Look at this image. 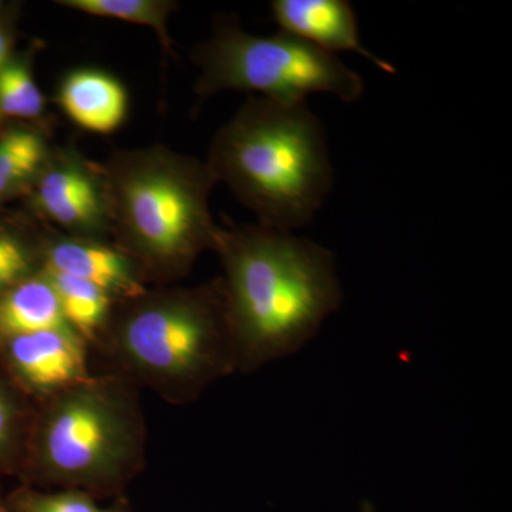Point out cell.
<instances>
[{"label":"cell","instance_id":"277c9868","mask_svg":"<svg viewBox=\"0 0 512 512\" xmlns=\"http://www.w3.org/2000/svg\"><path fill=\"white\" fill-rule=\"evenodd\" d=\"M103 168L111 237L147 284L174 285L214 251L221 227L210 208L217 185L207 161L156 144L111 154Z\"/></svg>","mask_w":512,"mask_h":512},{"label":"cell","instance_id":"8fae6325","mask_svg":"<svg viewBox=\"0 0 512 512\" xmlns=\"http://www.w3.org/2000/svg\"><path fill=\"white\" fill-rule=\"evenodd\" d=\"M56 101L77 127L93 134H111L127 119L130 97L114 74L96 67H80L64 74Z\"/></svg>","mask_w":512,"mask_h":512},{"label":"cell","instance_id":"8992f818","mask_svg":"<svg viewBox=\"0 0 512 512\" xmlns=\"http://www.w3.org/2000/svg\"><path fill=\"white\" fill-rule=\"evenodd\" d=\"M198 67L194 92L208 99L222 92H252L266 99L303 103L325 93L355 103L365 82L339 57L288 33L251 35L231 20H221L210 39L192 52Z\"/></svg>","mask_w":512,"mask_h":512},{"label":"cell","instance_id":"9a60e30c","mask_svg":"<svg viewBox=\"0 0 512 512\" xmlns=\"http://www.w3.org/2000/svg\"><path fill=\"white\" fill-rule=\"evenodd\" d=\"M45 113V94L33 74L32 53L10 56L0 70V131L13 120L37 124Z\"/></svg>","mask_w":512,"mask_h":512},{"label":"cell","instance_id":"3957f363","mask_svg":"<svg viewBox=\"0 0 512 512\" xmlns=\"http://www.w3.org/2000/svg\"><path fill=\"white\" fill-rule=\"evenodd\" d=\"M207 164L259 225L278 231L308 225L333 187L326 133L306 101L249 97L215 133Z\"/></svg>","mask_w":512,"mask_h":512},{"label":"cell","instance_id":"ba28073f","mask_svg":"<svg viewBox=\"0 0 512 512\" xmlns=\"http://www.w3.org/2000/svg\"><path fill=\"white\" fill-rule=\"evenodd\" d=\"M0 349L16 386L36 404L93 376L89 345L67 328L18 336Z\"/></svg>","mask_w":512,"mask_h":512},{"label":"cell","instance_id":"7a4b0ae2","mask_svg":"<svg viewBox=\"0 0 512 512\" xmlns=\"http://www.w3.org/2000/svg\"><path fill=\"white\" fill-rule=\"evenodd\" d=\"M93 348L110 373L174 406L194 403L212 383L239 372L221 278L154 286L117 302Z\"/></svg>","mask_w":512,"mask_h":512},{"label":"cell","instance_id":"7c38bea8","mask_svg":"<svg viewBox=\"0 0 512 512\" xmlns=\"http://www.w3.org/2000/svg\"><path fill=\"white\" fill-rule=\"evenodd\" d=\"M63 328L70 329L43 269L0 295V345L40 330Z\"/></svg>","mask_w":512,"mask_h":512},{"label":"cell","instance_id":"2e32d148","mask_svg":"<svg viewBox=\"0 0 512 512\" xmlns=\"http://www.w3.org/2000/svg\"><path fill=\"white\" fill-rule=\"evenodd\" d=\"M55 3L84 15L146 26L156 32L164 49L173 53V40L168 35V19L178 9V3L173 0H57Z\"/></svg>","mask_w":512,"mask_h":512},{"label":"cell","instance_id":"ffe728a7","mask_svg":"<svg viewBox=\"0 0 512 512\" xmlns=\"http://www.w3.org/2000/svg\"><path fill=\"white\" fill-rule=\"evenodd\" d=\"M10 56H12V35L8 26L3 25L0 20V70L8 63Z\"/></svg>","mask_w":512,"mask_h":512},{"label":"cell","instance_id":"30bf717a","mask_svg":"<svg viewBox=\"0 0 512 512\" xmlns=\"http://www.w3.org/2000/svg\"><path fill=\"white\" fill-rule=\"evenodd\" d=\"M271 12L281 32L298 37L330 55L356 53L375 64L377 69L396 73L392 63L373 55L363 46L355 10L346 0H274Z\"/></svg>","mask_w":512,"mask_h":512},{"label":"cell","instance_id":"52a82bcc","mask_svg":"<svg viewBox=\"0 0 512 512\" xmlns=\"http://www.w3.org/2000/svg\"><path fill=\"white\" fill-rule=\"evenodd\" d=\"M30 211L73 237H111L109 194L103 168L76 148L53 147L28 194Z\"/></svg>","mask_w":512,"mask_h":512},{"label":"cell","instance_id":"9c48e42d","mask_svg":"<svg viewBox=\"0 0 512 512\" xmlns=\"http://www.w3.org/2000/svg\"><path fill=\"white\" fill-rule=\"evenodd\" d=\"M43 268L99 286L117 302L150 288L136 262L107 239L73 237L46 228Z\"/></svg>","mask_w":512,"mask_h":512},{"label":"cell","instance_id":"6da1fadb","mask_svg":"<svg viewBox=\"0 0 512 512\" xmlns=\"http://www.w3.org/2000/svg\"><path fill=\"white\" fill-rule=\"evenodd\" d=\"M214 252L239 372L301 350L342 303L335 256L311 239L259 224L221 228Z\"/></svg>","mask_w":512,"mask_h":512},{"label":"cell","instance_id":"7402d4cb","mask_svg":"<svg viewBox=\"0 0 512 512\" xmlns=\"http://www.w3.org/2000/svg\"><path fill=\"white\" fill-rule=\"evenodd\" d=\"M0 12H2V3H0Z\"/></svg>","mask_w":512,"mask_h":512},{"label":"cell","instance_id":"e0dca14e","mask_svg":"<svg viewBox=\"0 0 512 512\" xmlns=\"http://www.w3.org/2000/svg\"><path fill=\"white\" fill-rule=\"evenodd\" d=\"M12 512H133L126 497L104 507L93 495L79 490H40L23 485L8 497Z\"/></svg>","mask_w":512,"mask_h":512},{"label":"cell","instance_id":"5bb4252c","mask_svg":"<svg viewBox=\"0 0 512 512\" xmlns=\"http://www.w3.org/2000/svg\"><path fill=\"white\" fill-rule=\"evenodd\" d=\"M42 269L55 289L64 322L93 348L109 323L116 299L83 279Z\"/></svg>","mask_w":512,"mask_h":512},{"label":"cell","instance_id":"d6986e66","mask_svg":"<svg viewBox=\"0 0 512 512\" xmlns=\"http://www.w3.org/2000/svg\"><path fill=\"white\" fill-rule=\"evenodd\" d=\"M35 406L20 403L19 397L5 383L0 382V468L15 461L22 467Z\"/></svg>","mask_w":512,"mask_h":512},{"label":"cell","instance_id":"4fadbf2b","mask_svg":"<svg viewBox=\"0 0 512 512\" xmlns=\"http://www.w3.org/2000/svg\"><path fill=\"white\" fill-rule=\"evenodd\" d=\"M53 147L47 130L37 124H16L0 131V202L28 194Z\"/></svg>","mask_w":512,"mask_h":512},{"label":"cell","instance_id":"ac0fdd59","mask_svg":"<svg viewBox=\"0 0 512 512\" xmlns=\"http://www.w3.org/2000/svg\"><path fill=\"white\" fill-rule=\"evenodd\" d=\"M43 235L0 224V295L42 271Z\"/></svg>","mask_w":512,"mask_h":512},{"label":"cell","instance_id":"5b68a950","mask_svg":"<svg viewBox=\"0 0 512 512\" xmlns=\"http://www.w3.org/2000/svg\"><path fill=\"white\" fill-rule=\"evenodd\" d=\"M147 427L138 389L107 372L37 403L19 473L40 490L126 497L146 467Z\"/></svg>","mask_w":512,"mask_h":512},{"label":"cell","instance_id":"44dd1931","mask_svg":"<svg viewBox=\"0 0 512 512\" xmlns=\"http://www.w3.org/2000/svg\"><path fill=\"white\" fill-rule=\"evenodd\" d=\"M0 512H12L10 511L8 498L3 497L2 490H0Z\"/></svg>","mask_w":512,"mask_h":512}]
</instances>
